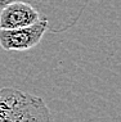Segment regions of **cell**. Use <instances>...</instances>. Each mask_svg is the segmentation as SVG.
<instances>
[{"label": "cell", "instance_id": "3", "mask_svg": "<svg viewBox=\"0 0 121 122\" xmlns=\"http://www.w3.org/2000/svg\"><path fill=\"white\" fill-rule=\"evenodd\" d=\"M49 31V23L39 19L34 25L26 27L5 30L0 28V46L4 50H28L41 41L45 32Z\"/></svg>", "mask_w": 121, "mask_h": 122}, {"label": "cell", "instance_id": "1", "mask_svg": "<svg viewBox=\"0 0 121 122\" xmlns=\"http://www.w3.org/2000/svg\"><path fill=\"white\" fill-rule=\"evenodd\" d=\"M0 122H54L40 97L14 87L0 90Z\"/></svg>", "mask_w": 121, "mask_h": 122}, {"label": "cell", "instance_id": "4", "mask_svg": "<svg viewBox=\"0 0 121 122\" xmlns=\"http://www.w3.org/2000/svg\"><path fill=\"white\" fill-rule=\"evenodd\" d=\"M40 18V13L32 5L23 1L9 3L0 9V28L12 30L34 25Z\"/></svg>", "mask_w": 121, "mask_h": 122}, {"label": "cell", "instance_id": "2", "mask_svg": "<svg viewBox=\"0 0 121 122\" xmlns=\"http://www.w3.org/2000/svg\"><path fill=\"white\" fill-rule=\"evenodd\" d=\"M23 1L40 13V18L49 23V31L58 34L70 28L80 18L88 0H0V9L9 3Z\"/></svg>", "mask_w": 121, "mask_h": 122}]
</instances>
